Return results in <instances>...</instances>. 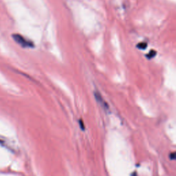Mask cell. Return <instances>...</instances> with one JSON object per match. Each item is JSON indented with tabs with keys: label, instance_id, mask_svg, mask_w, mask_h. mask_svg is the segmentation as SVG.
I'll list each match as a JSON object with an SVG mask.
<instances>
[{
	"label": "cell",
	"instance_id": "obj_5",
	"mask_svg": "<svg viewBox=\"0 0 176 176\" xmlns=\"http://www.w3.org/2000/svg\"><path fill=\"white\" fill-rule=\"evenodd\" d=\"M132 176H137L136 173H133L132 175Z\"/></svg>",
	"mask_w": 176,
	"mask_h": 176
},
{
	"label": "cell",
	"instance_id": "obj_4",
	"mask_svg": "<svg viewBox=\"0 0 176 176\" xmlns=\"http://www.w3.org/2000/svg\"><path fill=\"white\" fill-rule=\"evenodd\" d=\"M155 55H156V52H155V50H151L150 52H149V54H147V55H146V57H147V59H152V58H153V57H154Z\"/></svg>",
	"mask_w": 176,
	"mask_h": 176
},
{
	"label": "cell",
	"instance_id": "obj_1",
	"mask_svg": "<svg viewBox=\"0 0 176 176\" xmlns=\"http://www.w3.org/2000/svg\"><path fill=\"white\" fill-rule=\"evenodd\" d=\"M13 39L15 41L16 43L20 45L23 48H34V45L31 41L27 39L24 36H23L19 34H13Z\"/></svg>",
	"mask_w": 176,
	"mask_h": 176
},
{
	"label": "cell",
	"instance_id": "obj_3",
	"mask_svg": "<svg viewBox=\"0 0 176 176\" xmlns=\"http://www.w3.org/2000/svg\"><path fill=\"white\" fill-rule=\"evenodd\" d=\"M136 46L138 49H140V50H145V49L147 48V44L145 42H141V43H139Z\"/></svg>",
	"mask_w": 176,
	"mask_h": 176
},
{
	"label": "cell",
	"instance_id": "obj_2",
	"mask_svg": "<svg viewBox=\"0 0 176 176\" xmlns=\"http://www.w3.org/2000/svg\"><path fill=\"white\" fill-rule=\"evenodd\" d=\"M94 95H95V97L96 99H97V100L98 101H99V103H101L102 105H103V107H105V108H108V106L107 105V104H106V103L105 101H103V98H102L101 95L100 94V93L97 92H96L94 93Z\"/></svg>",
	"mask_w": 176,
	"mask_h": 176
}]
</instances>
